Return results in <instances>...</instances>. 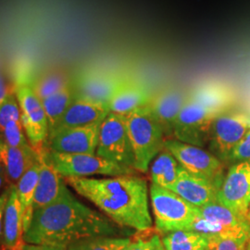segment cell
I'll list each match as a JSON object with an SVG mask.
<instances>
[{"label":"cell","instance_id":"33","mask_svg":"<svg viewBox=\"0 0 250 250\" xmlns=\"http://www.w3.org/2000/svg\"><path fill=\"white\" fill-rule=\"evenodd\" d=\"M125 250H165L161 237L155 233L148 237L132 240Z\"/></svg>","mask_w":250,"mask_h":250},{"label":"cell","instance_id":"23","mask_svg":"<svg viewBox=\"0 0 250 250\" xmlns=\"http://www.w3.org/2000/svg\"><path fill=\"white\" fill-rule=\"evenodd\" d=\"M189 98L218 114L227 112V109L233 103L232 93L216 83H206L198 86L189 94Z\"/></svg>","mask_w":250,"mask_h":250},{"label":"cell","instance_id":"37","mask_svg":"<svg viewBox=\"0 0 250 250\" xmlns=\"http://www.w3.org/2000/svg\"></svg>","mask_w":250,"mask_h":250},{"label":"cell","instance_id":"18","mask_svg":"<svg viewBox=\"0 0 250 250\" xmlns=\"http://www.w3.org/2000/svg\"><path fill=\"white\" fill-rule=\"evenodd\" d=\"M39 179L34 201V211L52 204L58 199L65 187L63 177L55 169L47 155V148L39 151Z\"/></svg>","mask_w":250,"mask_h":250},{"label":"cell","instance_id":"22","mask_svg":"<svg viewBox=\"0 0 250 250\" xmlns=\"http://www.w3.org/2000/svg\"><path fill=\"white\" fill-rule=\"evenodd\" d=\"M219 237L196 231H175L161 237L165 250H213Z\"/></svg>","mask_w":250,"mask_h":250},{"label":"cell","instance_id":"36","mask_svg":"<svg viewBox=\"0 0 250 250\" xmlns=\"http://www.w3.org/2000/svg\"><path fill=\"white\" fill-rule=\"evenodd\" d=\"M249 220L250 221V212H249Z\"/></svg>","mask_w":250,"mask_h":250},{"label":"cell","instance_id":"1","mask_svg":"<svg viewBox=\"0 0 250 250\" xmlns=\"http://www.w3.org/2000/svg\"><path fill=\"white\" fill-rule=\"evenodd\" d=\"M127 234V228L81 202L65 185L56 201L34 211L30 227L24 233V242L68 248L86 238L124 237Z\"/></svg>","mask_w":250,"mask_h":250},{"label":"cell","instance_id":"9","mask_svg":"<svg viewBox=\"0 0 250 250\" xmlns=\"http://www.w3.org/2000/svg\"><path fill=\"white\" fill-rule=\"evenodd\" d=\"M250 131V119L244 114L227 113L216 117L209 129V151L225 164L229 154Z\"/></svg>","mask_w":250,"mask_h":250},{"label":"cell","instance_id":"29","mask_svg":"<svg viewBox=\"0 0 250 250\" xmlns=\"http://www.w3.org/2000/svg\"><path fill=\"white\" fill-rule=\"evenodd\" d=\"M21 121H11L1 129V141L13 147L31 146Z\"/></svg>","mask_w":250,"mask_h":250},{"label":"cell","instance_id":"3","mask_svg":"<svg viewBox=\"0 0 250 250\" xmlns=\"http://www.w3.org/2000/svg\"><path fill=\"white\" fill-rule=\"evenodd\" d=\"M125 116L134 150V169L146 172L152 161L165 148L166 136L147 106Z\"/></svg>","mask_w":250,"mask_h":250},{"label":"cell","instance_id":"24","mask_svg":"<svg viewBox=\"0 0 250 250\" xmlns=\"http://www.w3.org/2000/svg\"><path fill=\"white\" fill-rule=\"evenodd\" d=\"M40 163L39 161L27 170L23 176L20 179L16 188L18 191L19 199L21 206L23 215L24 233L30 227L34 214V201L36 196V188L39 179Z\"/></svg>","mask_w":250,"mask_h":250},{"label":"cell","instance_id":"10","mask_svg":"<svg viewBox=\"0 0 250 250\" xmlns=\"http://www.w3.org/2000/svg\"><path fill=\"white\" fill-rule=\"evenodd\" d=\"M15 94L21 109V122L27 138L36 151H41L48 137V122L43 104L29 83L19 84Z\"/></svg>","mask_w":250,"mask_h":250},{"label":"cell","instance_id":"31","mask_svg":"<svg viewBox=\"0 0 250 250\" xmlns=\"http://www.w3.org/2000/svg\"><path fill=\"white\" fill-rule=\"evenodd\" d=\"M247 161H250V131L229 154L225 164L233 165Z\"/></svg>","mask_w":250,"mask_h":250},{"label":"cell","instance_id":"16","mask_svg":"<svg viewBox=\"0 0 250 250\" xmlns=\"http://www.w3.org/2000/svg\"><path fill=\"white\" fill-rule=\"evenodd\" d=\"M189 94L176 89H166L151 96L147 105L153 116L164 132L166 139L173 138V129L175 122L185 104Z\"/></svg>","mask_w":250,"mask_h":250},{"label":"cell","instance_id":"17","mask_svg":"<svg viewBox=\"0 0 250 250\" xmlns=\"http://www.w3.org/2000/svg\"><path fill=\"white\" fill-rule=\"evenodd\" d=\"M109 112V107L107 104L95 102L89 99L76 98L64 114L60 124L55 128L53 133L48 136L47 140L54 134L65 129L102 122Z\"/></svg>","mask_w":250,"mask_h":250},{"label":"cell","instance_id":"20","mask_svg":"<svg viewBox=\"0 0 250 250\" xmlns=\"http://www.w3.org/2000/svg\"><path fill=\"white\" fill-rule=\"evenodd\" d=\"M151 99L143 83L137 81L124 79L116 90L108 107L110 112L127 115L134 109L146 107Z\"/></svg>","mask_w":250,"mask_h":250},{"label":"cell","instance_id":"2","mask_svg":"<svg viewBox=\"0 0 250 250\" xmlns=\"http://www.w3.org/2000/svg\"><path fill=\"white\" fill-rule=\"evenodd\" d=\"M68 185L115 224L139 232L149 231L153 219L146 181L134 174L110 178H69Z\"/></svg>","mask_w":250,"mask_h":250},{"label":"cell","instance_id":"7","mask_svg":"<svg viewBox=\"0 0 250 250\" xmlns=\"http://www.w3.org/2000/svg\"><path fill=\"white\" fill-rule=\"evenodd\" d=\"M165 148L188 172L222 185L225 176L224 163L211 152L207 151L203 147L181 142L175 138L167 139Z\"/></svg>","mask_w":250,"mask_h":250},{"label":"cell","instance_id":"32","mask_svg":"<svg viewBox=\"0 0 250 250\" xmlns=\"http://www.w3.org/2000/svg\"><path fill=\"white\" fill-rule=\"evenodd\" d=\"M250 241V233L222 237L216 246V250H247Z\"/></svg>","mask_w":250,"mask_h":250},{"label":"cell","instance_id":"14","mask_svg":"<svg viewBox=\"0 0 250 250\" xmlns=\"http://www.w3.org/2000/svg\"><path fill=\"white\" fill-rule=\"evenodd\" d=\"M123 81V78L107 72L89 70L75 75L72 83L76 98L108 105Z\"/></svg>","mask_w":250,"mask_h":250},{"label":"cell","instance_id":"21","mask_svg":"<svg viewBox=\"0 0 250 250\" xmlns=\"http://www.w3.org/2000/svg\"><path fill=\"white\" fill-rule=\"evenodd\" d=\"M199 209L204 219L221 226L226 232L227 236L250 233V221L249 219L236 214L218 202L201 207Z\"/></svg>","mask_w":250,"mask_h":250},{"label":"cell","instance_id":"27","mask_svg":"<svg viewBox=\"0 0 250 250\" xmlns=\"http://www.w3.org/2000/svg\"><path fill=\"white\" fill-rule=\"evenodd\" d=\"M72 82V78L68 73L61 70L54 69L40 74L29 84L41 101L57 92L63 89Z\"/></svg>","mask_w":250,"mask_h":250},{"label":"cell","instance_id":"25","mask_svg":"<svg viewBox=\"0 0 250 250\" xmlns=\"http://www.w3.org/2000/svg\"><path fill=\"white\" fill-rule=\"evenodd\" d=\"M75 99V90L71 82L63 89L41 101L48 122V136L53 133L55 128L60 124L61 120Z\"/></svg>","mask_w":250,"mask_h":250},{"label":"cell","instance_id":"13","mask_svg":"<svg viewBox=\"0 0 250 250\" xmlns=\"http://www.w3.org/2000/svg\"><path fill=\"white\" fill-rule=\"evenodd\" d=\"M102 122L61 131L46 141L47 148L59 153L95 155Z\"/></svg>","mask_w":250,"mask_h":250},{"label":"cell","instance_id":"28","mask_svg":"<svg viewBox=\"0 0 250 250\" xmlns=\"http://www.w3.org/2000/svg\"><path fill=\"white\" fill-rule=\"evenodd\" d=\"M131 241L130 237H91L70 245L68 250H125Z\"/></svg>","mask_w":250,"mask_h":250},{"label":"cell","instance_id":"35","mask_svg":"<svg viewBox=\"0 0 250 250\" xmlns=\"http://www.w3.org/2000/svg\"><path fill=\"white\" fill-rule=\"evenodd\" d=\"M247 250H250V241L249 243V245H248V248H247Z\"/></svg>","mask_w":250,"mask_h":250},{"label":"cell","instance_id":"19","mask_svg":"<svg viewBox=\"0 0 250 250\" xmlns=\"http://www.w3.org/2000/svg\"><path fill=\"white\" fill-rule=\"evenodd\" d=\"M0 157L6 178L10 185H17L30 168L39 161V152L32 146L13 147L1 141Z\"/></svg>","mask_w":250,"mask_h":250},{"label":"cell","instance_id":"5","mask_svg":"<svg viewBox=\"0 0 250 250\" xmlns=\"http://www.w3.org/2000/svg\"><path fill=\"white\" fill-rule=\"evenodd\" d=\"M50 161L63 178H83L91 175L120 176L134 174V169L122 166L91 154H66L47 148Z\"/></svg>","mask_w":250,"mask_h":250},{"label":"cell","instance_id":"26","mask_svg":"<svg viewBox=\"0 0 250 250\" xmlns=\"http://www.w3.org/2000/svg\"><path fill=\"white\" fill-rule=\"evenodd\" d=\"M180 163L170 151L164 148L152 162V184L170 189L178 178Z\"/></svg>","mask_w":250,"mask_h":250},{"label":"cell","instance_id":"12","mask_svg":"<svg viewBox=\"0 0 250 250\" xmlns=\"http://www.w3.org/2000/svg\"><path fill=\"white\" fill-rule=\"evenodd\" d=\"M2 250H22L24 242L23 215L16 185H10L1 196Z\"/></svg>","mask_w":250,"mask_h":250},{"label":"cell","instance_id":"30","mask_svg":"<svg viewBox=\"0 0 250 250\" xmlns=\"http://www.w3.org/2000/svg\"><path fill=\"white\" fill-rule=\"evenodd\" d=\"M21 109L16 94L9 95L0 101V128L2 129L11 121H21Z\"/></svg>","mask_w":250,"mask_h":250},{"label":"cell","instance_id":"8","mask_svg":"<svg viewBox=\"0 0 250 250\" xmlns=\"http://www.w3.org/2000/svg\"><path fill=\"white\" fill-rule=\"evenodd\" d=\"M218 114L188 97L175 122L173 138L181 142L204 147L208 144L209 129Z\"/></svg>","mask_w":250,"mask_h":250},{"label":"cell","instance_id":"6","mask_svg":"<svg viewBox=\"0 0 250 250\" xmlns=\"http://www.w3.org/2000/svg\"><path fill=\"white\" fill-rule=\"evenodd\" d=\"M96 155L119 165L134 169V150L125 115L109 112L103 120Z\"/></svg>","mask_w":250,"mask_h":250},{"label":"cell","instance_id":"34","mask_svg":"<svg viewBox=\"0 0 250 250\" xmlns=\"http://www.w3.org/2000/svg\"><path fill=\"white\" fill-rule=\"evenodd\" d=\"M22 250H68V248L58 247V246H50V245H35L25 243Z\"/></svg>","mask_w":250,"mask_h":250},{"label":"cell","instance_id":"4","mask_svg":"<svg viewBox=\"0 0 250 250\" xmlns=\"http://www.w3.org/2000/svg\"><path fill=\"white\" fill-rule=\"evenodd\" d=\"M149 196L155 229L163 235L175 231H191L196 220L202 216L198 207L170 189L151 184Z\"/></svg>","mask_w":250,"mask_h":250},{"label":"cell","instance_id":"11","mask_svg":"<svg viewBox=\"0 0 250 250\" xmlns=\"http://www.w3.org/2000/svg\"><path fill=\"white\" fill-rule=\"evenodd\" d=\"M218 203L249 219L250 161L231 165L218 192Z\"/></svg>","mask_w":250,"mask_h":250},{"label":"cell","instance_id":"15","mask_svg":"<svg viewBox=\"0 0 250 250\" xmlns=\"http://www.w3.org/2000/svg\"><path fill=\"white\" fill-rule=\"evenodd\" d=\"M220 187L221 185H218L214 182L188 172L180 165L178 178L170 187V190L189 203L201 208L218 202V192Z\"/></svg>","mask_w":250,"mask_h":250}]
</instances>
